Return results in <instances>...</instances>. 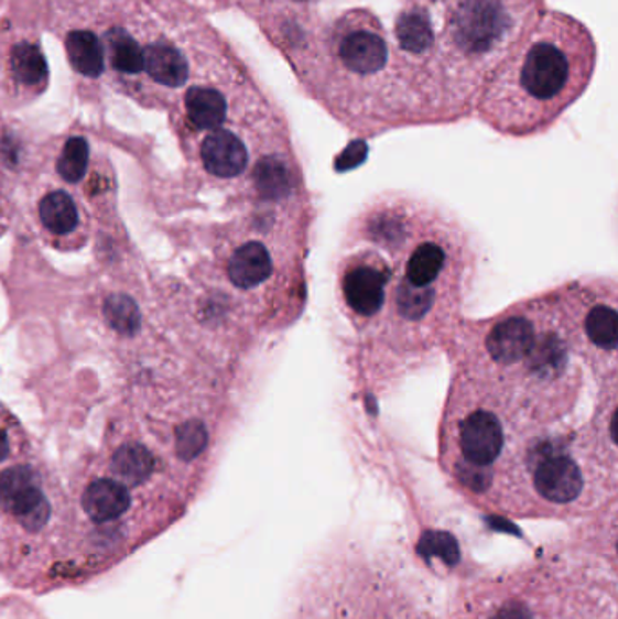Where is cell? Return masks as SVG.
<instances>
[{
	"label": "cell",
	"instance_id": "1",
	"mask_svg": "<svg viewBox=\"0 0 618 619\" xmlns=\"http://www.w3.org/2000/svg\"><path fill=\"white\" fill-rule=\"evenodd\" d=\"M437 458L474 508L586 517L617 498L618 290L584 278L463 319L449 345Z\"/></svg>",
	"mask_w": 618,
	"mask_h": 619
},
{
	"label": "cell",
	"instance_id": "2",
	"mask_svg": "<svg viewBox=\"0 0 618 619\" xmlns=\"http://www.w3.org/2000/svg\"><path fill=\"white\" fill-rule=\"evenodd\" d=\"M479 250L455 214L381 193L350 216L333 261L348 377L379 397L448 354L476 283Z\"/></svg>",
	"mask_w": 618,
	"mask_h": 619
},
{
	"label": "cell",
	"instance_id": "3",
	"mask_svg": "<svg viewBox=\"0 0 618 619\" xmlns=\"http://www.w3.org/2000/svg\"><path fill=\"white\" fill-rule=\"evenodd\" d=\"M597 61L584 22L536 8L486 78L474 112L502 137L544 134L588 91Z\"/></svg>",
	"mask_w": 618,
	"mask_h": 619
},
{
	"label": "cell",
	"instance_id": "4",
	"mask_svg": "<svg viewBox=\"0 0 618 619\" xmlns=\"http://www.w3.org/2000/svg\"><path fill=\"white\" fill-rule=\"evenodd\" d=\"M390 56L379 17L350 8L314 31L292 58L305 91L343 128L370 138L398 129Z\"/></svg>",
	"mask_w": 618,
	"mask_h": 619
},
{
	"label": "cell",
	"instance_id": "5",
	"mask_svg": "<svg viewBox=\"0 0 618 619\" xmlns=\"http://www.w3.org/2000/svg\"><path fill=\"white\" fill-rule=\"evenodd\" d=\"M437 2V58L446 117L452 123L474 112L486 78L539 4L533 0Z\"/></svg>",
	"mask_w": 618,
	"mask_h": 619
},
{
	"label": "cell",
	"instance_id": "6",
	"mask_svg": "<svg viewBox=\"0 0 618 619\" xmlns=\"http://www.w3.org/2000/svg\"><path fill=\"white\" fill-rule=\"evenodd\" d=\"M0 511L28 534H39L52 518V503L31 467L15 466L0 475Z\"/></svg>",
	"mask_w": 618,
	"mask_h": 619
},
{
	"label": "cell",
	"instance_id": "7",
	"mask_svg": "<svg viewBox=\"0 0 618 619\" xmlns=\"http://www.w3.org/2000/svg\"><path fill=\"white\" fill-rule=\"evenodd\" d=\"M131 491L115 478H98L87 486L83 495V511L89 522L102 533L117 528V523L131 509Z\"/></svg>",
	"mask_w": 618,
	"mask_h": 619
},
{
	"label": "cell",
	"instance_id": "8",
	"mask_svg": "<svg viewBox=\"0 0 618 619\" xmlns=\"http://www.w3.org/2000/svg\"><path fill=\"white\" fill-rule=\"evenodd\" d=\"M185 111L196 129L210 132L224 128L229 118V102L216 87L195 86L185 95Z\"/></svg>",
	"mask_w": 618,
	"mask_h": 619
},
{
	"label": "cell",
	"instance_id": "9",
	"mask_svg": "<svg viewBox=\"0 0 618 619\" xmlns=\"http://www.w3.org/2000/svg\"><path fill=\"white\" fill-rule=\"evenodd\" d=\"M143 67L149 77L162 86H184L189 78V64L185 56L167 44H151L143 52Z\"/></svg>",
	"mask_w": 618,
	"mask_h": 619
},
{
	"label": "cell",
	"instance_id": "10",
	"mask_svg": "<svg viewBox=\"0 0 618 619\" xmlns=\"http://www.w3.org/2000/svg\"><path fill=\"white\" fill-rule=\"evenodd\" d=\"M154 471V458L148 447L126 444L111 458L112 478L126 488H139Z\"/></svg>",
	"mask_w": 618,
	"mask_h": 619
},
{
	"label": "cell",
	"instance_id": "11",
	"mask_svg": "<svg viewBox=\"0 0 618 619\" xmlns=\"http://www.w3.org/2000/svg\"><path fill=\"white\" fill-rule=\"evenodd\" d=\"M67 56L80 75L97 78L104 72L102 44L91 31H72L66 39Z\"/></svg>",
	"mask_w": 618,
	"mask_h": 619
},
{
	"label": "cell",
	"instance_id": "12",
	"mask_svg": "<svg viewBox=\"0 0 618 619\" xmlns=\"http://www.w3.org/2000/svg\"><path fill=\"white\" fill-rule=\"evenodd\" d=\"M39 213H41L44 227L58 236L72 232L78 224L77 205L69 194L62 193V191L47 194L46 198L41 202Z\"/></svg>",
	"mask_w": 618,
	"mask_h": 619
},
{
	"label": "cell",
	"instance_id": "13",
	"mask_svg": "<svg viewBox=\"0 0 618 619\" xmlns=\"http://www.w3.org/2000/svg\"><path fill=\"white\" fill-rule=\"evenodd\" d=\"M109 58L117 72L123 75H139L143 69V52L133 36L126 31L111 30L108 33Z\"/></svg>",
	"mask_w": 618,
	"mask_h": 619
},
{
	"label": "cell",
	"instance_id": "14",
	"mask_svg": "<svg viewBox=\"0 0 618 619\" xmlns=\"http://www.w3.org/2000/svg\"><path fill=\"white\" fill-rule=\"evenodd\" d=\"M11 69H13L17 80L26 84V86L41 84L47 75L44 55L39 47L28 44V42H22L19 46L13 47Z\"/></svg>",
	"mask_w": 618,
	"mask_h": 619
},
{
	"label": "cell",
	"instance_id": "15",
	"mask_svg": "<svg viewBox=\"0 0 618 619\" xmlns=\"http://www.w3.org/2000/svg\"><path fill=\"white\" fill-rule=\"evenodd\" d=\"M104 315L109 325L122 334V336H133L140 328L139 306L128 295H111L104 305Z\"/></svg>",
	"mask_w": 618,
	"mask_h": 619
},
{
	"label": "cell",
	"instance_id": "16",
	"mask_svg": "<svg viewBox=\"0 0 618 619\" xmlns=\"http://www.w3.org/2000/svg\"><path fill=\"white\" fill-rule=\"evenodd\" d=\"M87 163H89V145L84 138H72L67 140L62 151L56 171L67 183H78L86 176Z\"/></svg>",
	"mask_w": 618,
	"mask_h": 619
},
{
	"label": "cell",
	"instance_id": "17",
	"mask_svg": "<svg viewBox=\"0 0 618 619\" xmlns=\"http://www.w3.org/2000/svg\"><path fill=\"white\" fill-rule=\"evenodd\" d=\"M209 433L202 421L185 422L176 432V452L184 460H195L205 452Z\"/></svg>",
	"mask_w": 618,
	"mask_h": 619
},
{
	"label": "cell",
	"instance_id": "18",
	"mask_svg": "<svg viewBox=\"0 0 618 619\" xmlns=\"http://www.w3.org/2000/svg\"><path fill=\"white\" fill-rule=\"evenodd\" d=\"M286 2L294 8V11H285V13H308L322 0H286Z\"/></svg>",
	"mask_w": 618,
	"mask_h": 619
},
{
	"label": "cell",
	"instance_id": "19",
	"mask_svg": "<svg viewBox=\"0 0 618 619\" xmlns=\"http://www.w3.org/2000/svg\"><path fill=\"white\" fill-rule=\"evenodd\" d=\"M8 453H10V442H8L6 433L0 430V463L8 458Z\"/></svg>",
	"mask_w": 618,
	"mask_h": 619
},
{
	"label": "cell",
	"instance_id": "20",
	"mask_svg": "<svg viewBox=\"0 0 618 619\" xmlns=\"http://www.w3.org/2000/svg\"><path fill=\"white\" fill-rule=\"evenodd\" d=\"M533 2H536V4L541 6L542 0H533Z\"/></svg>",
	"mask_w": 618,
	"mask_h": 619
}]
</instances>
